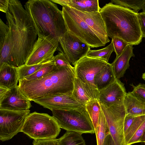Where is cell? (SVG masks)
<instances>
[{"label":"cell","instance_id":"obj_1","mask_svg":"<svg viewBox=\"0 0 145 145\" xmlns=\"http://www.w3.org/2000/svg\"><path fill=\"white\" fill-rule=\"evenodd\" d=\"M6 18L9 29L0 49V65L6 63L19 67L26 62L37 35L29 14L20 1L9 0Z\"/></svg>","mask_w":145,"mask_h":145},{"label":"cell","instance_id":"obj_2","mask_svg":"<svg viewBox=\"0 0 145 145\" xmlns=\"http://www.w3.org/2000/svg\"><path fill=\"white\" fill-rule=\"evenodd\" d=\"M99 12L108 37L120 39L133 45L141 42L143 37L138 13L111 2L101 8Z\"/></svg>","mask_w":145,"mask_h":145},{"label":"cell","instance_id":"obj_3","mask_svg":"<svg viewBox=\"0 0 145 145\" xmlns=\"http://www.w3.org/2000/svg\"><path fill=\"white\" fill-rule=\"evenodd\" d=\"M75 77L74 67L57 68L37 80H19V89L30 101L59 95L72 93Z\"/></svg>","mask_w":145,"mask_h":145},{"label":"cell","instance_id":"obj_4","mask_svg":"<svg viewBox=\"0 0 145 145\" xmlns=\"http://www.w3.org/2000/svg\"><path fill=\"white\" fill-rule=\"evenodd\" d=\"M38 37H50L59 40L67 31L62 12L49 0H29L24 5Z\"/></svg>","mask_w":145,"mask_h":145},{"label":"cell","instance_id":"obj_5","mask_svg":"<svg viewBox=\"0 0 145 145\" xmlns=\"http://www.w3.org/2000/svg\"><path fill=\"white\" fill-rule=\"evenodd\" d=\"M61 128L56 120L48 114L34 112L26 118L22 132L34 140L56 138Z\"/></svg>","mask_w":145,"mask_h":145},{"label":"cell","instance_id":"obj_6","mask_svg":"<svg viewBox=\"0 0 145 145\" xmlns=\"http://www.w3.org/2000/svg\"><path fill=\"white\" fill-rule=\"evenodd\" d=\"M61 128L81 134H93L95 131L85 106L67 110H51Z\"/></svg>","mask_w":145,"mask_h":145},{"label":"cell","instance_id":"obj_7","mask_svg":"<svg viewBox=\"0 0 145 145\" xmlns=\"http://www.w3.org/2000/svg\"><path fill=\"white\" fill-rule=\"evenodd\" d=\"M108 63L100 59L86 56L74 67L75 77L80 81L92 99L98 100L99 93L95 84V77Z\"/></svg>","mask_w":145,"mask_h":145},{"label":"cell","instance_id":"obj_8","mask_svg":"<svg viewBox=\"0 0 145 145\" xmlns=\"http://www.w3.org/2000/svg\"><path fill=\"white\" fill-rule=\"evenodd\" d=\"M62 11L67 31L91 48L105 45L71 8L63 7Z\"/></svg>","mask_w":145,"mask_h":145},{"label":"cell","instance_id":"obj_9","mask_svg":"<svg viewBox=\"0 0 145 145\" xmlns=\"http://www.w3.org/2000/svg\"><path fill=\"white\" fill-rule=\"evenodd\" d=\"M110 131L116 145H126L124 122L126 114L123 103L110 105L100 104Z\"/></svg>","mask_w":145,"mask_h":145},{"label":"cell","instance_id":"obj_10","mask_svg":"<svg viewBox=\"0 0 145 145\" xmlns=\"http://www.w3.org/2000/svg\"><path fill=\"white\" fill-rule=\"evenodd\" d=\"M29 110L14 111L0 109V140H9L21 131Z\"/></svg>","mask_w":145,"mask_h":145},{"label":"cell","instance_id":"obj_11","mask_svg":"<svg viewBox=\"0 0 145 145\" xmlns=\"http://www.w3.org/2000/svg\"><path fill=\"white\" fill-rule=\"evenodd\" d=\"M59 42V40L50 37H38L25 64L34 65L51 60Z\"/></svg>","mask_w":145,"mask_h":145},{"label":"cell","instance_id":"obj_12","mask_svg":"<svg viewBox=\"0 0 145 145\" xmlns=\"http://www.w3.org/2000/svg\"><path fill=\"white\" fill-rule=\"evenodd\" d=\"M59 42L71 63L74 66L86 56L90 49L88 45L67 31L59 39Z\"/></svg>","mask_w":145,"mask_h":145},{"label":"cell","instance_id":"obj_13","mask_svg":"<svg viewBox=\"0 0 145 145\" xmlns=\"http://www.w3.org/2000/svg\"><path fill=\"white\" fill-rule=\"evenodd\" d=\"M33 101L44 108L51 110L78 108L85 106L75 99L72 93L59 95L35 100Z\"/></svg>","mask_w":145,"mask_h":145},{"label":"cell","instance_id":"obj_14","mask_svg":"<svg viewBox=\"0 0 145 145\" xmlns=\"http://www.w3.org/2000/svg\"><path fill=\"white\" fill-rule=\"evenodd\" d=\"M105 44L109 42L105 24L99 11L86 12L70 7Z\"/></svg>","mask_w":145,"mask_h":145},{"label":"cell","instance_id":"obj_15","mask_svg":"<svg viewBox=\"0 0 145 145\" xmlns=\"http://www.w3.org/2000/svg\"><path fill=\"white\" fill-rule=\"evenodd\" d=\"M30 101L19 90L18 85L9 89L0 100V109L11 110H29L31 107Z\"/></svg>","mask_w":145,"mask_h":145},{"label":"cell","instance_id":"obj_16","mask_svg":"<svg viewBox=\"0 0 145 145\" xmlns=\"http://www.w3.org/2000/svg\"><path fill=\"white\" fill-rule=\"evenodd\" d=\"M127 92L124 84L116 79L110 85L99 91L98 100L100 104L106 105L123 102Z\"/></svg>","mask_w":145,"mask_h":145},{"label":"cell","instance_id":"obj_17","mask_svg":"<svg viewBox=\"0 0 145 145\" xmlns=\"http://www.w3.org/2000/svg\"><path fill=\"white\" fill-rule=\"evenodd\" d=\"M132 45H129L121 54L116 57L111 63L116 78L118 79L123 77L126 70L129 68L130 59L135 56Z\"/></svg>","mask_w":145,"mask_h":145},{"label":"cell","instance_id":"obj_18","mask_svg":"<svg viewBox=\"0 0 145 145\" xmlns=\"http://www.w3.org/2000/svg\"><path fill=\"white\" fill-rule=\"evenodd\" d=\"M18 81L17 67L6 63L0 65V86L10 89L18 85Z\"/></svg>","mask_w":145,"mask_h":145},{"label":"cell","instance_id":"obj_19","mask_svg":"<svg viewBox=\"0 0 145 145\" xmlns=\"http://www.w3.org/2000/svg\"><path fill=\"white\" fill-rule=\"evenodd\" d=\"M63 7H67L86 12L99 11L101 8L98 0H51Z\"/></svg>","mask_w":145,"mask_h":145},{"label":"cell","instance_id":"obj_20","mask_svg":"<svg viewBox=\"0 0 145 145\" xmlns=\"http://www.w3.org/2000/svg\"><path fill=\"white\" fill-rule=\"evenodd\" d=\"M123 104L126 114L135 116L145 115V103L135 96L131 92L126 93Z\"/></svg>","mask_w":145,"mask_h":145},{"label":"cell","instance_id":"obj_21","mask_svg":"<svg viewBox=\"0 0 145 145\" xmlns=\"http://www.w3.org/2000/svg\"><path fill=\"white\" fill-rule=\"evenodd\" d=\"M116 78L111 64L108 63L104 68L96 75L94 81L99 92L113 83Z\"/></svg>","mask_w":145,"mask_h":145},{"label":"cell","instance_id":"obj_22","mask_svg":"<svg viewBox=\"0 0 145 145\" xmlns=\"http://www.w3.org/2000/svg\"><path fill=\"white\" fill-rule=\"evenodd\" d=\"M95 133L97 145H103L106 138L110 134L108 126L101 109Z\"/></svg>","mask_w":145,"mask_h":145},{"label":"cell","instance_id":"obj_23","mask_svg":"<svg viewBox=\"0 0 145 145\" xmlns=\"http://www.w3.org/2000/svg\"><path fill=\"white\" fill-rule=\"evenodd\" d=\"M72 95L78 102L85 105L88 102L93 99L84 87L80 81L76 77L74 80Z\"/></svg>","mask_w":145,"mask_h":145},{"label":"cell","instance_id":"obj_24","mask_svg":"<svg viewBox=\"0 0 145 145\" xmlns=\"http://www.w3.org/2000/svg\"><path fill=\"white\" fill-rule=\"evenodd\" d=\"M58 140L59 145H86L82 134L74 132L67 131Z\"/></svg>","mask_w":145,"mask_h":145},{"label":"cell","instance_id":"obj_25","mask_svg":"<svg viewBox=\"0 0 145 145\" xmlns=\"http://www.w3.org/2000/svg\"><path fill=\"white\" fill-rule=\"evenodd\" d=\"M87 112L93 123L95 130L96 129L99 120L101 107L100 103L97 99H93L85 105Z\"/></svg>","mask_w":145,"mask_h":145},{"label":"cell","instance_id":"obj_26","mask_svg":"<svg viewBox=\"0 0 145 145\" xmlns=\"http://www.w3.org/2000/svg\"><path fill=\"white\" fill-rule=\"evenodd\" d=\"M57 68L55 65L53 58L33 74L25 77L24 79L28 81L37 80L48 75Z\"/></svg>","mask_w":145,"mask_h":145},{"label":"cell","instance_id":"obj_27","mask_svg":"<svg viewBox=\"0 0 145 145\" xmlns=\"http://www.w3.org/2000/svg\"><path fill=\"white\" fill-rule=\"evenodd\" d=\"M114 48L112 42L108 46L103 49L98 50H91L88 52L86 56L89 57L100 59L107 63Z\"/></svg>","mask_w":145,"mask_h":145},{"label":"cell","instance_id":"obj_28","mask_svg":"<svg viewBox=\"0 0 145 145\" xmlns=\"http://www.w3.org/2000/svg\"><path fill=\"white\" fill-rule=\"evenodd\" d=\"M111 2L116 5L128 8L137 12L140 10L145 11V0H111Z\"/></svg>","mask_w":145,"mask_h":145},{"label":"cell","instance_id":"obj_29","mask_svg":"<svg viewBox=\"0 0 145 145\" xmlns=\"http://www.w3.org/2000/svg\"><path fill=\"white\" fill-rule=\"evenodd\" d=\"M49 61L32 65H26L24 64L17 67L19 80L23 79L25 77L33 74L42 67L45 63Z\"/></svg>","mask_w":145,"mask_h":145},{"label":"cell","instance_id":"obj_30","mask_svg":"<svg viewBox=\"0 0 145 145\" xmlns=\"http://www.w3.org/2000/svg\"><path fill=\"white\" fill-rule=\"evenodd\" d=\"M145 120V115L137 116L124 135L126 145Z\"/></svg>","mask_w":145,"mask_h":145},{"label":"cell","instance_id":"obj_31","mask_svg":"<svg viewBox=\"0 0 145 145\" xmlns=\"http://www.w3.org/2000/svg\"><path fill=\"white\" fill-rule=\"evenodd\" d=\"M54 60L55 65L58 69L73 68L66 55L63 52H59L54 56Z\"/></svg>","mask_w":145,"mask_h":145},{"label":"cell","instance_id":"obj_32","mask_svg":"<svg viewBox=\"0 0 145 145\" xmlns=\"http://www.w3.org/2000/svg\"><path fill=\"white\" fill-rule=\"evenodd\" d=\"M114 51L116 54V57L119 56L122 53L125 48L129 45L128 43L120 39L113 37L112 38Z\"/></svg>","mask_w":145,"mask_h":145},{"label":"cell","instance_id":"obj_33","mask_svg":"<svg viewBox=\"0 0 145 145\" xmlns=\"http://www.w3.org/2000/svg\"><path fill=\"white\" fill-rule=\"evenodd\" d=\"M145 129V120L137 130L126 145L140 142Z\"/></svg>","mask_w":145,"mask_h":145},{"label":"cell","instance_id":"obj_34","mask_svg":"<svg viewBox=\"0 0 145 145\" xmlns=\"http://www.w3.org/2000/svg\"><path fill=\"white\" fill-rule=\"evenodd\" d=\"M133 89L131 93L135 96L145 103V85L139 83L133 87Z\"/></svg>","mask_w":145,"mask_h":145},{"label":"cell","instance_id":"obj_35","mask_svg":"<svg viewBox=\"0 0 145 145\" xmlns=\"http://www.w3.org/2000/svg\"><path fill=\"white\" fill-rule=\"evenodd\" d=\"M9 29L8 26L0 19V49L3 46L4 40Z\"/></svg>","mask_w":145,"mask_h":145},{"label":"cell","instance_id":"obj_36","mask_svg":"<svg viewBox=\"0 0 145 145\" xmlns=\"http://www.w3.org/2000/svg\"><path fill=\"white\" fill-rule=\"evenodd\" d=\"M33 145H59L58 139L34 140Z\"/></svg>","mask_w":145,"mask_h":145},{"label":"cell","instance_id":"obj_37","mask_svg":"<svg viewBox=\"0 0 145 145\" xmlns=\"http://www.w3.org/2000/svg\"><path fill=\"white\" fill-rule=\"evenodd\" d=\"M136 117L130 114H126L124 122V135Z\"/></svg>","mask_w":145,"mask_h":145},{"label":"cell","instance_id":"obj_38","mask_svg":"<svg viewBox=\"0 0 145 145\" xmlns=\"http://www.w3.org/2000/svg\"><path fill=\"white\" fill-rule=\"evenodd\" d=\"M138 16L142 37L145 38V11L138 13Z\"/></svg>","mask_w":145,"mask_h":145},{"label":"cell","instance_id":"obj_39","mask_svg":"<svg viewBox=\"0 0 145 145\" xmlns=\"http://www.w3.org/2000/svg\"><path fill=\"white\" fill-rule=\"evenodd\" d=\"M9 0H0V10L5 13L8 8Z\"/></svg>","mask_w":145,"mask_h":145},{"label":"cell","instance_id":"obj_40","mask_svg":"<svg viewBox=\"0 0 145 145\" xmlns=\"http://www.w3.org/2000/svg\"><path fill=\"white\" fill-rule=\"evenodd\" d=\"M103 145H116L110 134L106 137Z\"/></svg>","mask_w":145,"mask_h":145},{"label":"cell","instance_id":"obj_41","mask_svg":"<svg viewBox=\"0 0 145 145\" xmlns=\"http://www.w3.org/2000/svg\"><path fill=\"white\" fill-rule=\"evenodd\" d=\"M9 89L5 87L0 86V100L3 98Z\"/></svg>","mask_w":145,"mask_h":145},{"label":"cell","instance_id":"obj_42","mask_svg":"<svg viewBox=\"0 0 145 145\" xmlns=\"http://www.w3.org/2000/svg\"><path fill=\"white\" fill-rule=\"evenodd\" d=\"M140 142H143L145 143V129L141 140Z\"/></svg>","mask_w":145,"mask_h":145},{"label":"cell","instance_id":"obj_43","mask_svg":"<svg viewBox=\"0 0 145 145\" xmlns=\"http://www.w3.org/2000/svg\"><path fill=\"white\" fill-rule=\"evenodd\" d=\"M142 78L145 80V72L142 74Z\"/></svg>","mask_w":145,"mask_h":145}]
</instances>
